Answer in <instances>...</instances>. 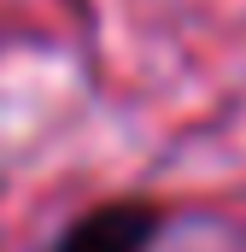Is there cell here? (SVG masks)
<instances>
[{"label":"cell","mask_w":246,"mask_h":252,"mask_svg":"<svg viewBox=\"0 0 246 252\" xmlns=\"http://www.w3.org/2000/svg\"><path fill=\"white\" fill-rule=\"evenodd\" d=\"M158 235H164V211L158 205H147V199H112V205L82 211L53 241V252H147Z\"/></svg>","instance_id":"1"}]
</instances>
